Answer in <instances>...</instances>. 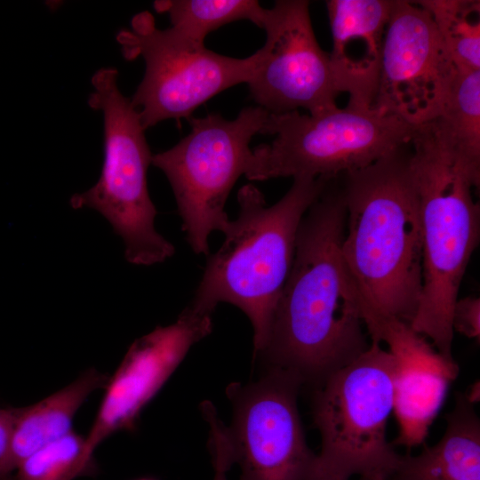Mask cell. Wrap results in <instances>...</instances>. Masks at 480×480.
I'll return each instance as SVG.
<instances>
[{
	"label": "cell",
	"mask_w": 480,
	"mask_h": 480,
	"mask_svg": "<svg viewBox=\"0 0 480 480\" xmlns=\"http://www.w3.org/2000/svg\"><path fill=\"white\" fill-rule=\"evenodd\" d=\"M411 146L421 216L422 291L410 326L452 358V309L479 240L480 210L472 189L479 188L480 172L424 125L417 126Z\"/></svg>",
	"instance_id": "obj_4"
},
{
	"label": "cell",
	"mask_w": 480,
	"mask_h": 480,
	"mask_svg": "<svg viewBox=\"0 0 480 480\" xmlns=\"http://www.w3.org/2000/svg\"><path fill=\"white\" fill-rule=\"evenodd\" d=\"M388 480H480V420L458 393L441 439L417 455H400Z\"/></svg>",
	"instance_id": "obj_16"
},
{
	"label": "cell",
	"mask_w": 480,
	"mask_h": 480,
	"mask_svg": "<svg viewBox=\"0 0 480 480\" xmlns=\"http://www.w3.org/2000/svg\"><path fill=\"white\" fill-rule=\"evenodd\" d=\"M394 368L392 354L371 340L363 354L315 388L312 414L321 449L307 480L391 476L400 457L387 437Z\"/></svg>",
	"instance_id": "obj_5"
},
{
	"label": "cell",
	"mask_w": 480,
	"mask_h": 480,
	"mask_svg": "<svg viewBox=\"0 0 480 480\" xmlns=\"http://www.w3.org/2000/svg\"><path fill=\"white\" fill-rule=\"evenodd\" d=\"M467 165L480 172V70H459L439 113L422 124Z\"/></svg>",
	"instance_id": "obj_18"
},
{
	"label": "cell",
	"mask_w": 480,
	"mask_h": 480,
	"mask_svg": "<svg viewBox=\"0 0 480 480\" xmlns=\"http://www.w3.org/2000/svg\"><path fill=\"white\" fill-rule=\"evenodd\" d=\"M359 480H370L369 477H360Z\"/></svg>",
	"instance_id": "obj_26"
},
{
	"label": "cell",
	"mask_w": 480,
	"mask_h": 480,
	"mask_svg": "<svg viewBox=\"0 0 480 480\" xmlns=\"http://www.w3.org/2000/svg\"><path fill=\"white\" fill-rule=\"evenodd\" d=\"M268 116L259 106L244 108L233 120L219 114L190 116V132L170 149L152 156L151 164L170 182L182 230L196 254L209 255L211 233L227 229V199L245 174L252 138L263 133Z\"/></svg>",
	"instance_id": "obj_8"
},
{
	"label": "cell",
	"mask_w": 480,
	"mask_h": 480,
	"mask_svg": "<svg viewBox=\"0 0 480 480\" xmlns=\"http://www.w3.org/2000/svg\"><path fill=\"white\" fill-rule=\"evenodd\" d=\"M211 330V316L188 307L177 322L135 340L108 379L94 422L85 437L93 454L116 431L131 428L144 404L195 341Z\"/></svg>",
	"instance_id": "obj_14"
},
{
	"label": "cell",
	"mask_w": 480,
	"mask_h": 480,
	"mask_svg": "<svg viewBox=\"0 0 480 480\" xmlns=\"http://www.w3.org/2000/svg\"><path fill=\"white\" fill-rule=\"evenodd\" d=\"M370 480H388L386 477L382 476H372V477H369Z\"/></svg>",
	"instance_id": "obj_25"
},
{
	"label": "cell",
	"mask_w": 480,
	"mask_h": 480,
	"mask_svg": "<svg viewBox=\"0 0 480 480\" xmlns=\"http://www.w3.org/2000/svg\"><path fill=\"white\" fill-rule=\"evenodd\" d=\"M328 180L294 178L287 193L270 206L257 187L244 185L237 192L236 219L230 220L218 251L208 255L189 306L208 315L222 302L240 308L252 326L254 356L266 345L300 221Z\"/></svg>",
	"instance_id": "obj_3"
},
{
	"label": "cell",
	"mask_w": 480,
	"mask_h": 480,
	"mask_svg": "<svg viewBox=\"0 0 480 480\" xmlns=\"http://www.w3.org/2000/svg\"><path fill=\"white\" fill-rule=\"evenodd\" d=\"M302 385L294 373L267 367L256 381L228 387L233 418L226 429L240 480L308 479L316 454L298 409Z\"/></svg>",
	"instance_id": "obj_10"
},
{
	"label": "cell",
	"mask_w": 480,
	"mask_h": 480,
	"mask_svg": "<svg viewBox=\"0 0 480 480\" xmlns=\"http://www.w3.org/2000/svg\"><path fill=\"white\" fill-rule=\"evenodd\" d=\"M261 28L266 42L247 83L257 106L269 114L304 108L317 115L337 108L340 92L329 53L316 38L309 2L276 1L265 10Z\"/></svg>",
	"instance_id": "obj_11"
},
{
	"label": "cell",
	"mask_w": 480,
	"mask_h": 480,
	"mask_svg": "<svg viewBox=\"0 0 480 480\" xmlns=\"http://www.w3.org/2000/svg\"><path fill=\"white\" fill-rule=\"evenodd\" d=\"M371 340L384 342L395 359L393 412L399 426L394 444L407 448L425 442L460 368L409 324L362 308Z\"/></svg>",
	"instance_id": "obj_13"
},
{
	"label": "cell",
	"mask_w": 480,
	"mask_h": 480,
	"mask_svg": "<svg viewBox=\"0 0 480 480\" xmlns=\"http://www.w3.org/2000/svg\"><path fill=\"white\" fill-rule=\"evenodd\" d=\"M154 8L169 15L176 33L200 44L209 33L233 21L246 20L261 28L266 10L255 0H160Z\"/></svg>",
	"instance_id": "obj_19"
},
{
	"label": "cell",
	"mask_w": 480,
	"mask_h": 480,
	"mask_svg": "<svg viewBox=\"0 0 480 480\" xmlns=\"http://www.w3.org/2000/svg\"><path fill=\"white\" fill-rule=\"evenodd\" d=\"M410 144L344 174L341 188L342 255L361 308L409 324L422 291L420 205Z\"/></svg>",
	"instance_id": "obj_2"
},
{
	"label": "cell",
	"mask_w": 480,
	"mask_h": 480,
	"mask_svg": "<svg viewBox=\"0 0 480 480\" xmlns=\"http://www.w3.org/2000/svg\"><path fill=\"white\" fill-rule=\"evenodd\" d=\"M117 75L106 68L92 77L88 103L103 113L104 163L96 184L73 195L69 204L100 212L122 238L126 260L151 266L171 258L175 249L155 228L156 209L147 180L152 155L138 111L118 89Z\"/></svg>",
	"instance_id": "obj_6"
},
{
	"label": "cell",
	"mask_w": 480,
	"mask_h": 480,
	"mask_svg": "<svg viewBox=\"0 0 480 480\" xmlns=\"http://www.w3.org/2000/svg\"><path fill=\"white\" fill-rule=\"evenodd\" d=\"M459 70L429 14L414 1L394 0L372 109L422 125L443 108Z\"/></svg>",
	"instance_id": "obj_12"
},
{
	"label": "cell",
	"mask_w": 480,
	"mask_h": 480,
	"mask_svg": "<svg viewBox=\"0 0 480 480\" xmlns=\"http://www.w3.org/2000/svg\"><path fill=\"white\" fill-rule=\"evenodd\" d=\"M14 480H74L96 471L85 437L73 430L40 447L16 468Z\"/></svg>",
	"instance_id": "obj_21"
},
{
	"label": "cell",
	"mask_w": 480,
	"mask_h": 480,
	"mask_svg": "<svg viewBox=\"0 0 480 480\" xmlns=\"http://www.w3.org/2000/svg\"><path fill=\"white\" fill-rule=\"evenodd\" d=\"M108 379L96 369H88L39 402L14 408L12 452L15 467L40 447L71 432L76 412L92 392L106 388Z\"/></svg>",
	"instance_id": "obj_17"
},
{
	"label": "cell",
	"mask_w": 480,
	"mask_h": 480,
	"mask_svg": "<svg viewBox=\"0 0 480 480\" xmlns=\"http://www.w3.org/2000/svg\"><path fill=\"white\" fill-rule=\"evenodd\" d=\"M332 49L330 64L348 106L372 108L382 46L394 0H328Z\"/></svg>",
	"instance_id": "obj_15"
},
{
	"label": "cell",
	"mask_w": 480,
	"mask_h": 480,
	"mask_svg": "<svg viewBox=\"0 0 480 480\" xmlns=\"http://www.w3.org/2000/svg\"><path fill=\"white\" fill-rule=\"evenodd\" d=\"M14 424V408L0 407V480H14L15 464L12 442Z\"/></svg>",
	"instance_id": "obj_23"
},
{
	"label": "cell",
	"mask_w": 480,
	"mask_h": 480,
	"mask_svg": "<svg viewBox=\"0 0 480 480\" xmlns=\"http://www.w3.org/2000/svg\"><path fill=\"white\" fill-rule=\"evenodd\" d=\"M452 328L468 339L480 340V299L467 296L458 299L453 306Z\"/></svg>",
	"instance_id": "obj_22"
},
{
	"label": "cell",
	"mask_w": 480,
	"mask_h": 480,
	"mask_svg": "<svg viewBox=\"0 0 480 480\" xmlns=\"http://www.w3.org/2000/svg\"><path fill=\"white\" fill-rule=\"evenodd\" d=\"M416 128L396 116L348 105L317 115L269 114L263 134L275 139L252 150L244 176L335 179L410 144Z\"/></svg>",
	"instance_id": "obj_7"
},
{
	"label": "cell",
	"mask_w": 480,
	"mask_h": 480,
	"mask_svg": "<svg viewBox=\"0 0 480 480\" xmlns=\"http://www.w3.org/2000/svg\"><path fill=\"white\" fill-rule=\"evenodd\" d=\"M211 455L214 468L213 480H228L227 473L232 467L230 461L225 456L218 452Z\"/></svg>",
	"instance_id": "obj_24"
},
{
	"label": "cell",
	"mask_w": 480,
	"mask_h": 480,
	"mask_svg": "<svg viewBox=\"0 0 480 480\" xmlns=\"http://www.w3.org/2000/svg\"><path fill=\"white\" fill-rule=\"evenodd\" d=\"M117 41L127 60L142 57L144 77L131 100L146 130L165 119L190 117L206 100L234 85L248 83L257 52L244 59L228 57L191 42L172 28L159 29L150 12L132 20V29Z\"/></svg>",
	"instance_id": "obj_9"
},
{
	"label": "cell",
	"mask_w": 480,
	"mask_h": 480,
	"mask_svg": "<svg viewBox=\"0 0 480 480\" xmlns=\"http://www.w3.org/2000/svg\"><path fill=\"white\" fill-rule=\"evenodd\" d=\"M430 16L452 60L460 70H480V2L414 1Z\"/></svg>",
	"instance_id": "obj_20"
},
{
	"label": "cell",
	"mask_w": 480,
	"mask_h": 480,
	"mask_svg": "<svg viewBox=\"0 0 480 480\" xmlns=\"http://www.w3.org/2000/svg\"><path fill=\"white\" fill-rule=\"evenodd\" d=\"M345 219L341 189L330 180L300 221L266 345L254 356L314 388L371 342L360 293L342 255Z\"/></svg>",
	"instance_id": "obj_1"
}]
</instances>
